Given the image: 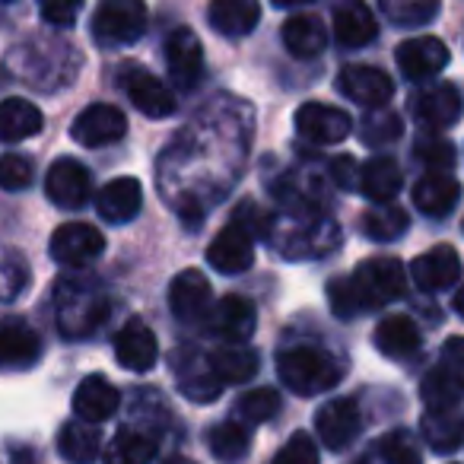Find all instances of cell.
<instances>
[{
    "label": "cell",
    "mask_w": 464,
    "mask_h": 464,
    "mask_svg": "<svg viewBox=\"0 0 464 464\" xmlns=\"http://www.w3.org/2000/svg\"><path fill=\"white\" fill-rule=\"evenodd\" d=\"M265 232L271 246L290 261L324 258V255H331L341 246V229L334 226V219L312 210L309 204L284 210L267 223Z\"/></svg>",
    "instance_id": "1"
},
{
    "label": "cell",
    "mask_w": 464,
    "mask_h": 464,
    "mask_svg": "<svg viewBox=\"0 0 464 464\" xmlns=\"http://www.w3.org/2000/svg\"><path fill=\"white\" fill-rule=\"evenodd\" d=\"M109 318V293L92 274H67L54 286V322L67 341L92 337Z\"/></svg>",
    "instance_id": "2"
},
{
    "label": "cell",
    "mask_w": 464,
    "mask_h": 464,
    "mask_svg": "<svg viewBox=\"0 0 464 464\" xmlns=\"http://www.w3.org/2000/svg\"><path fill=\"white\" fill-rule=\"evenodd\" d=\"M277 375L293 394L315 398L341 382V362L322 347H290L277 356Z\"/></svg>",
    "instance_id": "3"
},
{
    "label": "cell",
    "mask_w": 464,
    "mask_h": 464,
    "mask_svg": "<svg viewBox=\"0 0 464 464\" xmlns=\"http://www.w3.org/2000/svg\"><path fill=\"white\" fill-rule=\"evenodd\" d=\"M350 290L360 312L379 309L407 293V271L398 258H369L350 274Z\"/></svg>",
    "instance_id": "4"
},
{
    "label": "cell",
    "mask_w": 464,
    "mask_h": 464,
    "mask_svg": "<svg viewBox=\"0 0 464 464\" xmlns=\"http://www.w3.org/2000/svg\"><path fill=\"white\" fill-rule=\"evenodd\" d=\"M147 29V7L140 0H105L92 14V39L105 48L130 45Z\"/></svg>",
    "instance_id": "5"
},
{
    "label": "cell",
    "mask_w": 464,
    "mask_h": 464,
    "mask_svg": "<svg viewBox=\"0 0 464 464\" xmlns=\"http://www.w3.org/2000/svg\"><path fill=\"white\" fill-rule=\"evenodd\" d=\"M207 261H210V267L217 274H242L252 267L255 232L239 213L217 232V239H213L210 248H207Z\"/></svg>",
    "instance_id": "6"
},
{
    "label": "cell",
    "mask_w": 464,
    "mask_h": 464,
    "mask_svg": "<svg viewBox=\"0 0 464 464\" xmlns=\"http://www.w3.org/2000/svg\"><path fill=\"white\" fill-rule=\"evenodd\" d=\"M118 86H121V92L130 99V105H134L140 115H147V118H169L175 111L172 90H169V86L162 83L160 77H153L150 71H143V67H134V64L121 67Z\"/></svg>",
    "instance_id": "7"
},
{
    "label": "cell",
    "mask_w": 464,
    "mask_h": 464,
    "mask_svg": "<svg viewBox=\"0 0 464 464\" xmlns=\"http://www.w3.org/2000/svg\"><path fill=\"white\" fill-rule=\"evenodd\" d=\"M52 258L64 267H86L105 252V236L90 223H64L54 229L52 242Z\"/></svg>",
    "instance_id": "8"
},
{
    "label": "cell",
    "mask_w": 464,
    "mask_h": 464,
    "mask_svg": "<svg viewBox=\"0 0 464 464\" xmlns=\"http://www.w3.org/2000/svg\"><path fill=\"white\" fill-rule=\"evenodd\" d=\"M128 134V118H124L121 109L109 102H96V105H86L77 118H73V128L71 137L80 143V147H109V143L121 140Z\"/></svg>",
    "instance_id": "9"
},
{
    "label": "cell",
    "mask_w": 464,
    "mask_h": 464,
    "mask_svg": "<svg viewBox=\"0 0 464 464\" xmlns=\"http://www.w3.org/2000/svg\"><path fill=\"white\" fill-rule=\"evenodd\" d=\"M255 322H258V312H255L252 299L236 296V293L219 299L207 315L210 334H217L226 347H242L255 334Z\"/></svg>",
    "instance_id": "10"
},
{
    "label": "cell",
    "mask_w": 464,
    "mask_h": 464,
    "mask_svg": "<svg viewBox=\"0 0 464 464\" xmlns=\"http://www.w3.org/2000/svg\"><path fill=\"white\" fill-rule=\"evenodd\" d=\"M337 86H341V92L350 102L375 111L385 109L394 96V80L382 67H366V64L343 67L341 77H337Z\"/></svg>",
    "instance_id": "11"
},
{
    "label": "cell",
    "mask_w": 464,
    "mask_h": 464,
    "mask_svg": "<svg viewBox=\"0 0 464 464\" xmlns=\"http://www.w3.org/2000/svg\"><path fill=\"white\" fill-rule=\"evenodd\" d=\"M45 194L52 198V204L64 207V210H77L90 200L92 194V175L83 162L71 160V156H61L52 162L45 179Z\"/></svg>",
    "instance_id": "12"
},
{
    "label": "cell",
    "mask_w": 464,
    "mask_h": 464,
    "mask_svg": "<svg viewBox=\"0 0 464 464\" xmlns=\"http://www.w3.org/2000/svg\"><path fill=\"white\" fill-rule=\"evenodd\" d=\"M166 67L169 77L181 90H194L204 77V45L191 29L179 26L166 39Z\"/></svg>",
    "instance_id": "13"
},
{
    "label": "cell",
    "mask_w": 464,
    "mask_h": 464,
    "mask_svg": "<svg viewBox=\"0 0 464 464\" xmlns=\"http://www.w3.org/2000/svg\"><path fill=\"white\" fill-rule=\"evenodd\" d=\"M296 130L303 140L315 143V147H331L350 134V115L334 105L305 102L296 109Z\"/></svg>",
    "instance_id": "14"
},
{
    "label": "cell",
    "mask_w": 464,
    "mask_h": 464,
    "mask_svg": "<svg viewBox=\"0 0 464 464\" xmlns=\"http://www.w3.org/2000/svg\"><path fill=\"white\" fill-rule=\"evenodd\" d=\"M169 309L181 324H198L210 315L213 293L200 271H181L169 286Z\"/></svg>",
    "instance_id": "15"
},
{
    "label": "cell",
    "mask_w": 464,
    "mask_h": 464,
    "mask_svg": "<svg viewBox=\"0 0 464 464\" xmlns=\"http://www.w3.org/2000/svg\"><path fill=\"white\" fill-rule=\"evenodd\" d=\"M413 118H417L423 128L430 130H442L451 124L461 121L464 115V96L455 83H439L423 90L420 96H413Z\"/></svg>",
    "instance_id": "16"
},
{
    "label": "cell",
    "mask_w": 464,
    "mask_h": 464,
    "mask_svg": "<svg viewBox=\"0 0 464 464\" xmlns=\"http://www.w3.org/2000/svg\"><path fill=\"white\" fill-rule=\"evenodd\" d=\"M115 360L128 372H150L160 360V343L156 334L150 331L147 322L130 318L121 324V331L115 334Z\"/></svg>",
    "instance_id": "17"
},
{
    "label": "cell",
    "mask_w": 464,
    "mask_h": 464,
    "mask_svg": "<svg viewBox=\"0 0 464 464\" xmlns=\"http://www.w3.org/2000/svg\"><path fill=\"white\" fill-rule=\"evenodd\" d=\"M449 48H445L442 39L436 35H417V39H407L398 45L394 52V61H398V71L404 73L407 80H426L432 73H439L445 64H449Z\"/></svg>",
    "instance_id": "18"
},
{
    "label": "cell",
    "mask_w": 464,
    "mask_h": 464,
    "mask_svg": "<svg viewBox=\"0 0 464 464\" xmlns=\"http://www.w3.org/2000/svg\"><path fill=\"white\" fill-rule=\"evenodd\" d=\"M42 356V341L26 322L7 318L0 322V372H20L35 366Z\"/></svg>",
    "instance_id": "19"
},
{
    "label": "cell",
    "mask_w": 464,
    "mask_h": 464,
    "mask_svg": "<svg viewBox=\"0 0 464 464\" xmlns=\"http://www.w3.org/2000/svg\"><path fill=\"white\" fill-rule=\"evenodd\" d=\"M360 426H362L360 407H356V401H350V398L328 401L315 417L318 436H322V442L334 451L347 449V445L360 436Z\"/></svg>",
    "instance_id": "20"
},
{
    "label": "cell",
    "mask_w": 464,
    "mask_h": 464,
    "mask_svg": "<svg viewBox=\"0 0 464 464\" xmlns=\"http://www.w3.org/2000/svg\"><path fill=\"white\" fill-rule=\"evenodd\" d=\"M411 280L423 293H442L461 280V258L451 246H436L411 265Z\"/></svg>",
    "instance_id": "21"
},
{
    "label": "cell",
    "mask_w": 464,
    "mask_h": 464,
    "mask_svg": "<svg viewBox=\"0 0 464 464\" xmlns=\"http://www.w3.org/2000/svg\"><path fill=\"white\" fill-rule=\"evenodd\" d=\"M118 404H121V394L102 375H90L77 385L73 392V413H77L80 423H105L109 417H115Z\"/></svg>",
    "instance_id": "22"
},
{
    "label": "cell",
    "mask_w": 464,
    "mask_h": 464,
    "mask_svg": "<svg viewBox=\"0 0 464 464\" xmlns=\"http://www.w3.org/2000/svg\"><path fill=\"white\" fill-rule=\"evenodd\" d=\"M143 207V188L137 179L121 175V179H111L102 191L96 194V210L105 223H130V219L140 213Z\"/></svg>",
    "instance_id": "23"
},
{
    "label": "cell",
    "mask_w": 464,
    "mask_h": 464,
    "mask_svg": "<svg viewBox=\"0 0 464 464\" xmlns=\"http://www.w3.org/2000/svg\"><path fill=\"white\" fill-rule=\"evenodd\" d=\"M175 372H179V392L185 394L188 401H217L219 392H223V385L217 382V375H213L210 362H207V356H200L198 350H188V356L175 353L172 360Z\"/></svg>",
    "instance_id": "24"
},
{
    "label": "cell",
    "mask_w": 464,
    "mask_h": 464,
    "mask_svg": "<svg viewBox=\"0 0 464 464\" xmlns=\"http://www.w3.org/2000/svg\"><path fill=\"white\" fill-rule=\"evenodd\" d=\"M461 200V185H458L451 175H423V179L413 185V204L423 217L442 219Z\"/></svg>",
    "instance_id": "25"
},
{
    "label": "cell",
    "mask_w": 464,
    "mask_h": 464,
    "mask_svg": "<svg viewBox=\"0 0 464 464\" xmlns=\"http://www.w3.org/2000/svg\"><path fill=\"white\" fill-rule=\"evenodd\" d=\"M284 45L299 61L318 58L328 45V29L315 14H296L284 23Z\"/></svg>",
    "instance_id": "26"
},
{
    "label": "cell",
    "mask_w": 464,
    "mask_h": 464,
    "mask_svg": "<svg viewBox=\"0 0 464 464\" xmlns=\"http://www.w3.org/2000/svg\"><path fill=\"white\" fill-rule=\"evenodd\" d=\"M372 341H375V350H379V353L392 356V360H404V356L417 353L423 337H420V328L413 324V318L388 315L375 324Z\"/></svg>",
    "instance_id": "27"
},
{
    "label": "cell",
    "mask_w": 464,
    "mask_h": 464,
    "mask_svg": "<svg viewBox=\"0 0 464 464\" xmlns=\"http://www.w3.org/2000/svg\"><path fill=\"white\" fill-rule=\"evenodd\" d=\"M375 35H379V26H375V16L366 4L350 0V4L334 7V39L343 48H362L375 42Z\"/></svg>",
    "instance_id": "28"
},
{
    "label": "cell",
    "mask_w": 464,
    "mask_h": 464,
    "mask_svg": "<svg viewBox=\"0 0 464 464\" xmlns=\"http://www.w3.org/2000/svg\"><path fill=\"white\" fill-rule=\"evenodd\" d=\"M210 16V26L217 29L226 39H239V35H248L261 20V7L255 0H217L207 10Z\"/></svg>",
    "instance_id": "29"
},
{
    "label": "cell",
    "mask_w": 464,
    "mask_h": 464,
    "mask_svg": "<svg viewBox=\"0 0 464 464\" xmlns=\"http://www.w3.org/2000/svg\"><path fill=\"white\" fill-rule=\"evenodd\" d=\"M213 375H217L219 385H242V382H252L258 375V353L252 347H219L207 356Z\"/></svg>",
    "instance_id": "30"
},
{
    "label": "cell",
    "mask_w": 464,
    "mask_h": 464,
    "mask_svg": "<svg viewBox=\"0 0 464 464\" xmlns=\"http://www.w3.org/2000/svg\"><path fill=\"white\" fill-rule=\"evenodd\" d=\"M45 124L39 105L26 102V99H4L0 102V140L4 143H20L35 137Z\"/></svg>",
    "instance_id": "31"
},
{
    "label": "cell",
    "mask_w": 464,
    "mask_h": 464,
    "mask_svg": "<svg viewBox=\"0 0 464 464\" xmlns=\"http://www.w3.org/2000/svg\"><path fill=\"white\" fill-rule=\"evenodd\" d=\"M420 432H423L426 445L432 451H455L464 445V417L449 407V411H426L420 420Z\"/></svg>",
    "instance_id": "32"
},
{
    "label": "cell",
    "mask_w": 464,
    "mask_h": 464,
    "mask_svg": "<svg viewBox=\"0 0 464 464\" xmlns=\"http://www.w3.org/2000/svg\"><path fill=\"white\" fill-rule=\"evenodd\" d=\"M207 449L223 464H239L252 451V432L239 420H223L207 430Z\"/></svg>",
    "instance_id": "33"
},
{
    "label": "cell",
    "mask_w": 464,
    "mask_h": 464,
    "mask_svg": "<svg viewBox=\"0 0 464 464\" xmlns=\"http://www.w3.org/2000/svg\"><path fill=\"white\" fill-rule=\"evenodd\" d=\"M58 451L71 464H92L99 458V451H102V436H99L96 426L71 420L58 432Z\"/></svg>",
    "instance_id": "34"
},
{
    "label": "cell",
    "mask_w": 464,
    "mask_h": 464,
    "mask_svg": "<svg viewBox=\"0 0 464 464\" xmlns=\"http://www.w3.org/2000/svg\"><path fill=\"white\" fill-rule=\"evenodd\" d=\"M156 451H160L156 436H147V432L124 426V430L105 445L102 461L105 464H153Z\"/></svg>",
    "instance_id": "35"
},
{
    "label": "cell",
    "mask_w": 464,
    "mask_h": 464,
    "mask_svg": "<svg viewBox=\"0 0 464 464\" xmlns=\"http://www.w3.org/2000/svg\"><path fill=\"white\" fill-rule=\"evenodd\" d=\"M360 191L375 204H388L394 200V194L401 191V166L392 156H375L362 166L360 175Z\"/></svg>",
    "instance_id": "36"
},
{
    "label": "cell",
    "mask_w": 464,
    "mask_h": 464,
    "mask_svg": "<svg viewBox=\"0 0 464 464\" xmlns=\"http://www.w3.org/2000/svg\"><path fill=\"white\" fill-rule=\"evenodd\" d=\"M407 210H401L398 204H375L372 210L362 217V232L372 242H392L401 239L407 232Z\"/></svg>",
    "instance_id": "37"
},
{
    "label": "cell",
    "mask_w": 464,
    "mask_h": 464,
    "mask_svg": "<svg viewBox=\"0 0 464 464\" xmlns=\"http://www.w3.org/2000/svg\"><path fill=\"white\" fill-rule=\"evenodd\" d=\"M280 413V394L274 388H255V392H246L239 401H236V420L242 426H258L267 423Z\"/></svg>",
    "instance_id": "38"
},
{
    "label": "cell",
    "mask_w": 464,
    "mask_h": 464,
    "mask_svg": "<svg viewBox=\"0 0 464 464\" xmlns=\"http://www.w3.org/2000/svg\"><path fill=\"white\" fill-rule=\"evenodd\" d=\"M372 458L379 464H423L420 461L417 439L407 430H394L388 436H382L372 449Z\"/></svg>",
    "instance_id": "39"
},
{
    "label": "cell",
    "mask_w": 464,
    "mask_h": 464,
    "mask_svg": "<svg viewBox=\"0 0 464 464\" xmlns=\"http://www.w3.org/2000/svg\"><path fill=\"white\" fill-rule=\"evenodd\" d=\"M382 14L394 26H423V23L436 20L439 4L436 0H382Z\"/></svg>",
    "instance_id": "40"
},
{
    "label": "cell",
    "mask_w": 464,
    "mask_h": 464,
    "mask_svg": "<svg viewBox=\"0 0 464 464\" xmlns=\"http://www.w3.org/2000/svg\"><path fill=\"white\" fill-rule=\"evenodd\" d=\"M458 398H461V388L442 372V369H430L423 379V401L426 411H449V407H458Z\"/></svg>",
    "instance_id": "41"
},
{
    "label": "cell",
    "mask_w": 464,
    "mask_h": 464,
    "mask_svg": "<svg viewBox=\"0 0 464 464\" xmlns=\"http://www.w3.org/2000/svg\"><path fill=\"white\" fill-rule=\"evenodd\" d=\"M413 156L430 169L426 175L451 172V166H455V160H458L451 140H442V137H426V140H420L417 147H413Z\"/></svg>",
    "instance_id": "42"
},
{
    "label": "cell",
    "mask_w": 464,
    "mask_h": 464,
    "mask_svg": "<svg viewBox=\"0 0 464 464\" xmlns=\"http://www.w3.org/2000/svg\"><path fill=\"white\" fill-rule=\"evenodd\" d=\"M35 179V169L26 156L20 153H7L0 156V188L4 191H26Z\"/></svg>",
    "instance_id": "43"
},
{
    "label": "cell",
    "mask_w": 464,
    "mask_h": 464,
    "mask_svg": "<svg viewBox=\"0 0 464 464\" xmlns=\"http://www.w3.org/2000/svg\"><path fill=\"white\" fill-rule=\"evenodd\" d=\"M398 137H401V118L394 111H375L372 118H366L362 143H369V147H388Z\"/></svg>",
    "instance_id": "44"
},
{
    "label": "cell",
    "mask_w": 464,
    "mask_h": 464,
    "mask_svg": "<svg viewBox=\"0 0 464 464\" xmlns=\"http://www.w3.org/2000/svg\"><path fill=\"white\" fill-rule=\"evenodd\" d=\"M29 267L16 258H0V303H14L26 293Z\"/></svg>",
    "instance_id": "45"
},
{
    "label": "cell",
    "mask_w": 464,
    "mask_h": 464,
    "mask_svg": "<svg viewBox=\"0 0 464 464\" xmlns=\"http://www.w3.org/2000/svg\"><path fill=\"white\" fill-rule=\"evenodd\" d=\"M274 464H318L315 439H312L309 432H296V436H290V442L277 451Z\"/></svg>",
    "instance_id": "46"
},
{
    "label": "cell",
    "mask_w": 464,
    "mask_h": 464,
    "mask_svg": "<svg viewBox=\"0 0 464 464\" xmlns=\"http://www.w3.org/2000/svg\"><path fill=\"white\" fill-rule=\"evenodd\" d=\"M328 303L331 312L337 318H356L360 315V305H356V296L350 290V277H334L328 284Z\"/></svg>",
    "instance_id": "47"
},
{
    "label": "cell",
    "mask_w": 464,
    "mask_h": 464,
    "mask_svg": "<svg viewBox=\"0 0 464 464\" xmlns=\"http://www.w3.org/2000/svg\"><path fill=\"white\" fill-rule=\"evenodd\" d=\"M442 369L451 382L464 392V337H449L442 347Z\"/></svg>",
    "instance_id": "48"
},
{
    "label": "cell",
    "mask_w": 464,
    "mask_h": 464,
    "mask_svg": "<svg viewBox=\"0 0 464 464\" xmlns=\"http://www.w3.org/2000/svg\"><path fill=\"white\" fill-rule=\"evenodd\" d=\"M39 14L52 26H73V20L80 16V4L77 0H48V4H42Z\"/></svg>",
    "instance_id": "49"
},
{
    "label": "cell",
    "mask_w": 464,
    "mask_h": 464,
    "mask_svg": "<svg viewBox=\"0 0 464 464\" xmlns=\"http://www.w3.org/2000/svg\"><path fill=\"white\" fill-rule=\"evenodd\" d=\"M360 175H362V169L356 166L350 156H341V160L331 162V179H334V185H341L343 191H360Z\"/></svg>",
    "instance_id": "50"
},
{
    "label": "cell",
    "mask_w": 464,
    "mask_h": 464,
    "mask_svg": "<svg viewBox=\"0 0 464 464\" xmlns=\"http://www.w3.org/2000/svg\"><path fill=\"white\" fill-rule=\"evenodd\" d=\"M14 464H39V461H35V451L29 445H14Z\"/></svg>",
    "instance_id": "51"
},
{
    "label": "cell",
    "mask_w": 464,
    "mask_h": 464,
    "mask_svg": "<svg viewBox=\"0 0 464 464\" xmlns=\"http://www.w3.org/2000/svg\"><path fill=\"white\" fill-rule=\"evenodd\" d=\"M451 305H455V312H458V318H464V286L455 293V299H451Z\"/></svg>",
    "instance_id": "52"
},
{
    "label": "cell",
    "mask_w": 464,
    "mask_h": 464,
    "mask_svg": "<svg viewBox=\"0 0 464 464\" xmlns=\"http://www.w3.org/2000/svg\"><path fill=\"white\" fill-rule=\"evenodd\" d=\"M166 464H194V461H188V458H181V455H175V458H169Z\"/></svg>",
    "instance_id": "53"
}]
</instances>
